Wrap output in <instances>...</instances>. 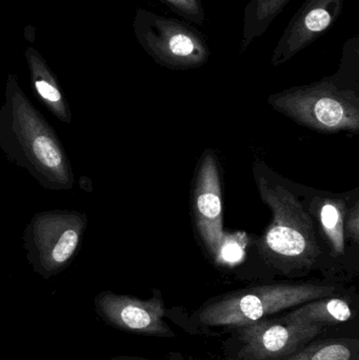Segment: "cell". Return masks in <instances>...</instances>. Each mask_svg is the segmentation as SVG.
<instances>
[{
	"label": "cell",
	"mask_w": 359,
	"mask_h": 360,
	"mask_svg": "<svg viewBox=\"0 0 359 360\" xmlns=\"http://www.w3.org/2000/svg\"><path fill=\"white\" fill-rule=\"evenodd\" d=\"M0 149L46 190L67 191L75 184L58 135L14 79L8 80L6 101L0 105Z\"/></svg>",
	"instance_id": "obj_1"
},
{
	"label": "cell",
	"mask_w": 359,
	"mask_h": 360,
	"mask_svg": "<svg viewBox=\"0 0 359 360\" xmlns=\"http://www.w3.org/2000/svg\"><path fill=\"white\" fill-rule=\"evenodd\" d=\"M261 200L272 212V221L261 238L259 251L269 259L289 266H310L320 254L313 221L301 201L285 186L255 175Z\"/></svg>",
	"instance_id": "obj_2"
},
{
	"label": "cell",
	"mask_w": 359,
	"mask_h": 360,
	"mask_svg": "<svg viewBox=\"0 0 359 360\" xmlns=\"http://www.w3.org/2000/svg\"><path fill=\"white\" fill-rule=\"evenodd\" d=\"M333 285L315 283H275L256 285L223 295L207 304L200 321L209 327L238 328L251 325L268 315L301 306L320 298L330 297Z\"/></svg>",
	"instance_id": "obj_3"
},
{
	"label": "cell",
	"mask_w": 359,
	"mask_h": 360,
	"mask_svg": "<svg viewBox=\"0 0 359 360\" xmlns=\"http://www.w3.org/2000/svg\"><path fill=\"white\" fill-rule=\"evenodd\" d=\"M88 219L76 211L36 214L23 233V247L33 271L50 279L69 268L81 245Z\"/></svg>",
	"instance_id": "obj_4"
},
{
	"label": "cell",
	"mask_w": 359,
	"mask_h": 360,
	"mask_svg": "<svg viewBox=\"0 0 359 360\" xmlns=\"http://www.w3.org/2000/svg\"><path fill=\"white\" fill-rule=\"evenodd\" d=\"M276 111L301 126L322 133L359 131L358 101L333 86L299 89L270 98Z\"/></svg>",
	"instance_id": "obj_5"
},
{
	"label": "cell",
	"mask_w": 359,
	"mask_h": 360,
	"mask_svg": "<svg viewBox=\"0 0 359 360\" xmlns=\"http://www.w3.org/2000/svg\"><path fill=\"white\" fill-rule=\"evenodd\" d=\"M322 323H284L261 319L238 328L244 347L240 357L246 360H280L299 352L324 330Z\"/></svg>",
	"instance_id": "obj_6"
},
{
	"label": "cell",
	"mask_w": 359,
	"mask_h": 360,
	"mask_svg": "<svg viewBox=\"0 0 359 360\" xmlns=\"http://www.w3.org/2000/svg\"><path fill=\"white\" fill-rule=\"evenodd\" d=\"M94 307L101 321L116 329L159 338L174 335L164 323L166 309L159 296L143 300L103 291L94 298Z\"/></svg>",
	"instance_id": "obj_7"
},
{
	"label": "cell",
	"mask_w": 359,
	"mask_h": 360,
	"mask_svg": "<svg viewBox=\"0 0 359 360\" xmlns=\"http://www.w3.org/2000/svg\"><path fill=\"white\" fill-rule=\"evenodd\" d=\"M193 213L196 230L211 256L225 236L223 226L221 177L215 154L207 150L200 158L193 190Z\"/></svg>",
	"instance_id": "obj_8"
},
{
	"label": "cell",
	"mask_w": 359,
	"mask_h": 360,
	"mask_svg": "<svg viewBox=\"0 0 359 360\" xmlns=\"http://www.w3.org/2000/svg\"><path fill=\"white\" fill-rule=\"evenodd\" d=\"M353 316V310L347 300L324 297L306 302L301 308L280 317V321L292 323H345Z\"/></svg>",
	"instance_id": "obj_9"
},
{
	"label": "cell",
	"mask_w": 359,
	"mask_h": 360,
	"mask_svg": "<svg viewBox=\"0 0 359 360\" xmlns=\"http://www.w3.org/2000/svg\"><path fill=\"white\" fill-rule=\"evenodd\" d=\"M316 207L320 226L331 249L337 255H341L345 252L346 201L341 198L320 199Z\"/></svg>",
	"instance_id": "obj_10"
},
{
	"label": "cell",
	"mask_w": 359,
	"mask_h": 360,
	"mask_svg": "<svg viewBox=\"0 0 359 360\" xmlns=\"http://www.w3.org/2000/svg\"><path fill=\"white\" fill-rule=\"evenodd\" d=\"M33 86L41 103L57 120L71 124V109L58 86L46 72L33 69Z\"/></svg>",
	"instance_id": "obj_11"
},
{
	"label": "cell",
	"mask_w": 359,
	"mask_h": 360,
	"mask_svg": "<svg viewBox=\"0 0 359 360\" xmlns=\"http://www.w3.org/2000/svg\"><path fill=\"white\" fill-rule=\"evenodd\" d=\"M353 340H330L308 344L299 352L280 360H352Z\"/></svg>",
	"instance_id": "obj_12"
},
{
	"label": "cell",
	"mask_w": 359,
	"mask_h": 360,
	"mask_svg": "<svg viewBox=\"0 0 359 360\" xmlns=\"http://www.w3.org/2000/svg\"><path fill=\"white\" fill-rule=\"evenodd\" d=\"M248 238L244 233L226 234L221 240V245L214 256L215 262L218 264L233 266L238 264L244 255Z\"/></svg>",
	"instance_id": "obj_13"
},
{
	"label": "cell",
	"mask_w": 359,
	"mask_h": 360,
	"mask_svg": "<svg viewBox=\"0 0 359 360\" xmlns=\"http://www.w3.org/2000/svg\"><path fill=\"white\" fill-rule=\"evenodd\" d=\"M169 50L173 56L178 58H188L193 55L195 51L193 40L185 34H177L173 36L169 42Z\"/></svg>",
	"instance_id": "obj_14"
},
{
	"label": "cell",
	"mask_w": 359,
	"mask_h": 360,
	"mask_svg": "<svg viewBox=\"0 0 359 360\" xmlns=\"http://www.w3.org/2000/svg\"><path fill=\"white\" fill-rule=\"evenodd\" d=\"M331 16L324 8L312 10L306 17V27L312 32H322L329 27Z\"/></svg>",
	"instance_id": "obj_15"
},
{
	"label": "cell",
	"mask_w": 359,
	"mask_h": 360,
	"mask_svg": "<svg viewBox=\"0 0 359 360\" xmlns=\"http://www.w3.org/2000/svg\"><path fill=\"white\" fill-rule=\"evenodd\" d=\"M345 234L351 237L354 243H358L359 238V205L358 202L349 212H346L345 226H344Z\"/></svg>",
	"instance_id": "obj_16"
},
{
	"label": "cell",
	"mask_w": 359,
	"mask_h": 360,
	"mask_svg": "<svg viewBox=\"0 0 359 360\" xmlns=\"http://www.w3.org/2000/svg\"><path fill=\"white\" fill-rule=\"evenodd\" d=\"M110 360H141L139 359H133V357H126V356H116L113 357Z\"/></svg>",
	"instance_id": "obj_17"
}]
</instances>
